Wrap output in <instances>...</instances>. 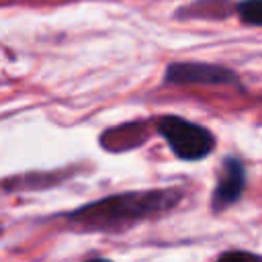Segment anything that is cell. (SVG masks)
Listing matches in <instances>:
<instances>
[{"label":"cell","instance_id":"1","mask_svg":"<svg viewBox=\"0 0 262 262\" xmlns=\"http://www.w3.org/2000/svg\"><path fill=\"white\" fill-rule=\"evenodd\" d=\"M182 199L178 188L127 190L111 194L66 213V221L82 231H125L141 221L174 209Z\"/></svg>","mask_w":262,"mask_h":262},{"label":"cell","instance_id":"5","mask_svg":"<svg viewBox=\"0 0 262 262\" xmlns=\"http://www.w3.org/2000/svg\"><path fill=\"white\" fill-rule=\"evenodd\" d=\"M233 10L244 25L262 27V0H239Z\"/></svg>","mask_w":262,"mask_h":262},{"label":"cell","instance_id":"6","mask_svg":"<svg viewBox=\"0 0 262 262\" xmlns=\"http://www.w3.org/2000/svg\"><path fill=\"white\" fill-rule=\"evenodd\" d=\"M215 262H262V256L252 254V252L231 250V252H223Z\"/></svg>","mask_w":262,"mask_h":262},{"label":"cell","instance_id":"7","mask_svg":"<svg viewBox=\"0 0 262 262\" xmlns=\"http://www.w3.org/2000/svg\"><path fill=\"white\" fill-rule=\"evenodd\" d=\"M86 262H113V260H106V258H92V260H86Z\"/></svg>","mask_w":262,"mask_h":262},{"label":"cell","instance_id":"2","mask_svg":"<svg viewBox=\"0 0 262 262\" xmlns=\"http://www.w3.org/2000/svg\"><path fill=\"white\" fill-rule=\"evenodd\" d=\"M156 131L164 137L168 147L178 160L199 162L215 149V135L201 123L188 121L178 115H164L156 121Z\"/></svg>","mask_w":262,"mask_h":262},{"label":"cell","instance_id":"3","mask_svg":"<svg viewBox=\"0 0 262 262\" xmlns=\"http://www.w3.org/2000/svg\"><path fill=\"white\" fill-rule=\"evenodd\" d=\"M166 84H239V76L219 63L207 61H172L164 72Z\"/></svg>","mask_w":262,"mask_h":262},{"label":"cell","instance_id":"4","mask_svg":"<svg viewBox=\"0 0 262 262\" xmlns=\"http://www.w3.org/2000/svg\"><path fill=\"white\" fill-rule=\"evenodd\" d=\"M244 188H246V166L239 158L227 156L221 162V172L211 194V209L215 213L225 211L227 207H231L242 199Z\"/></svg>","mask_w":262,"mask_h":262}]
</instances>
